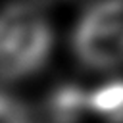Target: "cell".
<instances>
[{
	"label": "cell",
	"mask_w": 123,
	"mask_h": 123,
	"mask_svg": "<svg viewBox=\"0 0 123 123\" xmlns=\"http://www.w3.org/2000/svg\"><path fill=\"white\" fill-rule=\"evenodd\" d=\"M52 48V29L37 8L12 4L0 12V79L35 73Z\"/></svg>",
	"instance_id": "6da1fadb"
},
{
	"label": "cell",
	"mask_w": 123,
	"mask_h": 123,
	"mask_svg": "<svg viewBox=\"0 0 123 123\" xmlns=\"http://www.w3.org/2000/svg\"><path fill=\"white\" fill-rule=\"evenodd\" d=\"M75 50L90 67H111L123 62V0H100L83 17Z\"/></svg>",
	"instance_id": "7a4b0ae2"
},
{
	"label": "cell",
	"mask_w": 123,
	"mask_h": 123,
	"mask_svg": "<svg viewBox=\"0 0 123 123\" xmlns=\"http://www.w3.org/2000/svg\"><path fill=\"white\" fill-rule=\"evenodd\" d=\"M88 110L106 117L110 123H123V83H110L86 94Z\"/></svg>",
	"instance_id": "3957f363"
}]
</instances>
